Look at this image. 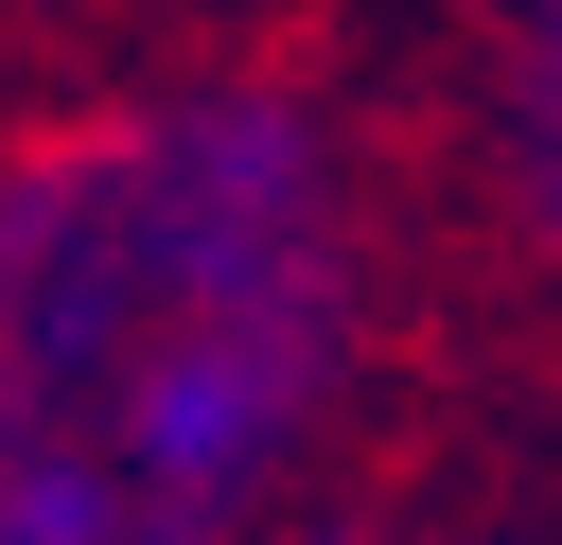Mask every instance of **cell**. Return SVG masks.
<instances>
[{"label":"cell","mask_w":562,"mask_h":545,"mask_svg":"<svg viewBox=\"0 0 562 545\" xmlns=\"http://www.w3.org/2000/svg\"><path fill=\"white\" fill-rule=\"evenodd\" d=\"M369 334L299 88H140L0 141V545H246Z\"/></svg>","instance_id":"1"},{"label":"cell","mask_w":562,"mask_h":545,"mask_svg":"<svg viewBox=\"0 0 562 545\" xmlns=\"http://www.w3.org/2000/svg\"><path fill=\"white\" fill-rule=\"evenodd\" d=\"M509 158H527V211L562 229V0L527 18V70H509Z\"/></svg>","instance_id":"2"},{"label":"cell","mask_w":562,"mask_h":545,"mask_svg":"<svg viewBox=\"0 0 562 545\" xmlns=\"http://www.w3.org/2000/svg\"><path fill=\"white\" fill-rule=\"evenodd\" d=\"M246 545H369V527H246Z\"/></svg>","instance_id":"3"}]
</instances>
